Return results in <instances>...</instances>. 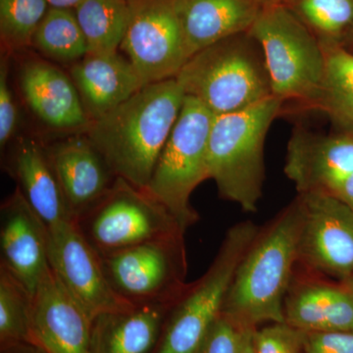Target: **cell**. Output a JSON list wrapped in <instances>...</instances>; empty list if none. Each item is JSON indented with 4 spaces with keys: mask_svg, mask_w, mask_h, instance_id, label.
Masks as SVG:
<instances>
[{
    "mask_svg": "<svg viewBox=\"0 0 353 353\" xmlns=\"http://www.w3.org/2000/svg\"><path fill=\"white\" fill-rule=\"evenodd\" d=\"M250 34L263 53L272 94L314 106L321 94L326 55L317 37L284 2H265Z\"/></svg>",
    "mask_w": 353,
    "mask_h": 353,
    "instance_id": "5b68a950",
    "label": "cell"
},
{
    "mask_svg": "<svg viewBox=\"0 0 353 353\" xmlns=\"http://www.w3.org/2000/svg\"><path fill=\"white\" fill-rule=\"evenodd\" d=\"M32 296L25 285L0 267V347L32 343Z\"/></svg>",
    "mask_w": 353,
    "mask_h": 353,
    "instance_id": "4316f807",
    "label": "cell"
},
{
    "mask_svg": "<svg viewBox=\"0 0 353 353\" xmlns=\"http://www.w3.org/2000/svg\"><path fill=\"white\" fill-rule=\"evenodd\" d=\"M303 222L299 199L255 239L236 269L221 314L248 328L285 322V292L299 257Z\"/></svg>",
    "mask_w": 353,
    "mask_h": 353,
    "instance_id": "7a4b0ae2",
    "label": "cell"
},
{
    "mask_svg": "<svg viewBox=\"0 0 353 353\" xmlns=\"http://www.w3.org/2000/svg\"><path fill=\"white\" fill-rule=\"evenodd\" d=\"M264 0H173L189 59L218 41L248 32Z\"/></svg>",
    "mask_w": 353,
    "mask_h": 353,
    "instance_id": "d6986e66",
    "label": "cell"
},
{
    "mask_svg": "<svg viewBox=\"0 0 353 353\" xmlns=\"http://www.w3.org/2000/svg\"><path fill=\"white\" fill-rule=\"evenodd\" d=\"M283 101L272 97L236 112L215 115L208 141V176L223 199L255 212L262 196L264 145Z\"/></svg>",
    "mask_w": 353,
    "mask_h": 353,
    "instance_id": "3957f363",
    "label": "cell"
},
{
    "mask_svg": "<svg viewBox=\"0 0 353 353\" xmlns=\"http://www.w3.org/2000/svg\"><path fill=\"white\" fill-rule=\"evenodd\" d=\"M92 322L50 267L32 296V343L48 353H90Z\"/></svg>",
    "mask_w": 353,
    "mask_h": 353,
    "instance_id": "5bb4252c",
    "label": "cell"
},
{
    "mask_svg": "<svg viewBox=\"0 0 353 353\" xmlns=\"http://www.w3.org/2000/svg\"><path fill=\"white\" fill-rule=\"evenodd\" d=\"M214 114L185 95L146 190L161 202L183 230L197 221L190 206L194 190L208 176V141Z\"/></svg>",
    "mask_w": 353,
    "mask_h": 353,
    "instance_id": "52a82bcc",
    "label": "cell"
},
{
    "mask_svg": "<svg viewBox=\"0 0 353 353\" xmlns=\"http://www.w3.org/2000/svg\"><path fill=\"white\" fill-rule=\"evenodd\" d=\"M130 14L120 48L143 85L176 79L189 60L173 0H128Z\"/></svg>",
    "mask_w": 353,
    "mask_h": 353,
    "instance_id": "30bf717a",
    "label": "cell"
},
{
    "mask_svg": "<svg viewBox=\"0 0 353 353\" xmlns=\"http://www.w3.org/2000/svg\"><path fill=\"white\" fill-rule=\"evenodd\" d=\"M8 170L26 201L48 230L76 222L70 212L46 146L38 139L23 138L9 159Z\"/></svg>",
    "mask_w": 353,
    "mask_h": 353,
    "instance_id": "ffe728a7",
    "label": "cell"
},
{
    "mask_svg": "<svg viewBox=\"0 0 353 353\" xmlns=\"http://www.w3.org/2000/svg\"><path fill=\"white\" fill-rule=\"evenodd\" d=\"M74 12L87 41L88 53L118 52L129 21L128 0H83Z\"/></svg>",
    "mask_w": 353,
    "mask_h": 353,
    "instance_id": "603a6c76",
    "label": "cell"
},
{
    "mask_svg": "<svg viewBox=\"0 0 353 353\" xmlns=\"http://www.w3.org/2000/svg\"><path fill=\"white\" fill-rule=\"evenodd\" d=\"M32 46L44 57L67 63H76L88 53L87 41L71 9H48Z\"/></svg>",
    "mask_w": 353,
    "mask_h": 353,
    "instance_id": "d4e9b609",
    "label": "cell"
},
{
    "mask_svg": "<svg viewBox=\"0 0 353 353\" xmlns=\"http://www.w3.org/2000/svg\"><path fill=\"white\" fill-rule=\"evenodd\" d=\"M70 77L90 122L117 108L145 85L130 60L118 52L88 53L72 65Z\"/></svg>",
    "mask_w": 353,
    "mask_h": 353,
    "instance_id": "ac0fdd59",
    "label": "cell"
},
{
    "mask_svg": "<svg viewBox=\"0 0 353 353\" xmlns=\"http://www.w3.org/2000/svg\"><path fill=\"white\" fill-rule=\"evenodd\" d=\"M185 97L176 79L148 83L117 108L92 121L85 134L114 175L146 190Z\"/></svg>",
    "mask_w": 353,
    "mask_h": 353,
    "instance_id": "6da1fadb",
    "label": "cell"
},
{
    "mask_svg": "<svg viewBox=\"0 0 353 353\" xmlns=\"http://www.w3.org/2000/svg\"><path fill=\"white\" fill-rule=\"evenodd\" d=\"M303 211L299 256L334 277L353 278V210L327 192L299 197Z\"/></svg>",
    "mask_w": 353,
    "mask_h": 353,
    "instance_id": "8fae6325",
    "label": "cell"
},
{
    "mask_svg": "<svg viewBox=\"0 0 353 353\" xmlns=\"http://www.w3.org/2000/svg\"><path fill=\"white\" fill-rule=\"evenodd\" d=\"M173 304L108 311L92 322L90 353H153Z\"/></svg>",
    "mask_w": 353,
    "mask_h": 353,
    "instance_id": "44dd1931",
    "label": "cell"
},
{
    "mask_svg": "<svg viewBox=\"0 0 353 353\" xmlns=\"http://www.w3.org/2000/svg\"><path fill=\"white\" fill-rule=\"evenodd\" d=\"M304 353H353V332H305Z\"/></svg>",
    "mask_w": 353,
    "mask_h": 353,
    "instance_id": "1f68e13d",
    "label": "cell"
},
{
    "mask_svg": "<svg viewBox=\"0 0 353 353\" xmlns=\"http://www.w3.org/2000/svg\"><path fill=\"white\" fill-rule=\"evenodd\" d=\"M285 4L321 43L341 44L353 29V0H289Z\"/></svg>",
    "mask_w": 353,
    "mask_h": 353,
    "instance_id": "484cf974",
    "label": "cell"
},
{
    "mask_svg": "<svg viewBox=\"0 0 353 353\" xmlns=\"http://www.w3.org/2000/svg\"><path fill=\"white\" fill-rule=\"evenodd\" d=\"M185 234L99 253L111 290L129 305L174 304L187 289Z\"/></svg>",
    "mask_w": 353,
    "mask_h": 353,
    "instance_id": "9c48e42d",
    "label": "cell"
},
{
    "mask_svg": "<svg viewBox=\"0 0 353 353\" xmlns=\"http://www.w3.org/2000/svg\"><path fill=\"white\" fill-rule=\"evenodd\" d=\"M76 224L99 253L117 252L185 232L170 211L148 190L121 178Z\"/></svg>",
    "mask_w": 353,
    "mask_h": 353,
    "instance_id": "ba28073f",
    "label": "cell"
},
{
    "mask_svg": "<svg viewBox=\"0 0 353 353\" xmlns=\"http://www.w3.org/2000/svg\"><path fill=\"white\" fill-rule=\"evenodd\" d=\"M46 150L75 221L94 208L117 180L85 134L60 139Z\"/></svg>",
    "mask_w": 353,
    "mask_h": 353,
    "instance_id": "2e32d148",
    "label": "cell"
},
{
    "mask_svg": "<svg viewBox=\"0 0 353 353\" xmlns=\"http://www.w3.org/2000/svg\"><path fill=\"white\" fill-rule=\"evenodd\" d=\"M327 194L336 196L353 210V173L336 183Z\"/></svg>",
    "mask_w": 353,
    "mask_h": 353,
    "instance_id": "d6a6232c",
    "label": "cell"
},
{
    "mask_svg": "<svg viewBox=\"0 0 353 353\" xmlns=\"http://www.w3.org/2000/svg\"><path fill=\"white\" fill-rule=\"evenodd\" d=\"M50 264L60 282L88 316L129 307L111 290L99 253L83 238L76 222L50 230Z\"/></svg>",
    "mask_w": 353,
    "mask_h": 353,
    "instance_id": "7c38bea8",
    "label": "cell"
},
{
    "mask_svg": "<svg viewBox=\"0 0 353 353\" xmlns=\"http://www.w3.org/2000/svg\"><path fill=\"white\" fill-rule=\"evenodd\" d=\"M305 332L288 323H274L253 333L255 353H304Z\"/></svg>",
    "mask_w": 353,
    "mask_h": 353,
    "instance_id": "f1b7e54d",
    "label": "cell"
},
{
    "mask_svg": "<svg viewBox=\"0 0 353 353\" xmlns=\"http://www.w3.org/2000/svg\"><path fill=\"white\" fill-rule=\"evenodd\" d=\"M241 327L221 314L202 341L197 353H236Z\"/></svg>",
    "mask_w": 353,
    "mask_h": 353,
    "instance_id": "4dcf8cb0",
    "label": "cell"
},
{
    "mask_svg": "<svg viewBox=\"0 0 353 353\" xmlns=\"http://www.w3.org/2000/svg\"><path fill=\"white\" fill-rule=\"evenodd\" d=\"M8 57L2 55L0 63V146L4 150L10 143L17 127V108L9 85Z\"/></svg>",
    "mask_w": 353,
    "mask_h": 353,
    "instance_id": "f546056e",
    "label": "cell"
},
{
    "mask_svg": "<svg viewBox=\"0 0 353 353\" xmlns=\"http://www.w3.org/2000/svg\"><path fill=\"white\" fill-rule=\"evenodd\" d=\"M48 245L50 230L16 188L0 206V267L32 296L50 268Z\"/></svg>",
    "mask_w": 353,
    "mask_h": 353,
    "instance_id": "4fadbf2b",
    "label": "cell"
},
{
    "mask_svg": "<svg viewBox=\"0 0 353 353\" xmlns=\"http://www.w3.org/2000/svg\"><path fill=\"white\" fill-rule=\"evenodd\" d=\"M326 72L315 108L325 111L345 132L353 129V55L341 44L321 43Z\"/></svg>",
    "mask_w": 353,
    "mask_h": 353,
    "instance_id": "cb8c5ba5",
    "label": "cell"
},
{
    "mask_svg": "<svg viewBox=\"0 0 353 353\" xmlns=\"http://www.w3.org/2000/svg\"><path fill=\"white\" fill-rule=\"evenodd\" d=\"M51 8L72 9L76 8L83 0H46Z\"/></svg>",
    "mask_w": 353,
    "mask_h": 353,
    "instance_id": "d590c367",
    "label": "cell"
},
{
    "mask_svg": "<svg viewBox=\"0 0 353 353\" xmlns=\"http://www.w3.org/2000/svg\"><path fill=\"white\" fill-rule=\"evenodd\" d=\"M0 353H48L43 348L32 343H19L0 347Z\"/></svg>",
    "mask_w": 353,
    "mask_h": 353,
    "instance_id": "836d02e7",
    "label": "cell"
},
{
    "mask_svg": "<svg viewBox=\"0 0 353 353\" xmlns=\"http://www.w3.org/2000/svg\"><path fill=\"white\" fill-rule=\"evenodd\" d=\"M20 87L26 103L46 126L87 131L90 121L75 83L55 65L39 58L27 60L21 70Z\"/></svg>",
    "mask_w": 353,
    "mask_h": 353,
    "instance_id": "e0dca14e",
    "label": "cell"
},
{
    "mask_svg": "<svg viewBox=\"0 0 353 353\" xmlns=\"http://www.w3.org/2000/svg\"><path fill=\"white\" fill-rule=\"evenodd\" d=\"M48 6L46 0H0V34L4 50L31 46Z\"/></svg>",
    "mask_w": 353,
    "mask_h": 353,
    "instance_id": "83f0119b",
    "label": "cell"
},
{
    "mask_svg": "<svg viewBox=\"0 0 353 353\" xmlns=\"http://www.w3.org/2000/svg\"><path fill=\"white\" fill-rule=\"evenodd\" d=\"M176 80L214 115L243 110L273 95L263 53L250 32L192 55Z\"/></svg>",
    "mask_w": 353,
    "mask_h": 353,
    "instance_id": "277c9868",
    "label": "cell"
},
{
    "mask_svg": "<svg viewBox=\"0 0 353 353\" xmlns=\"http://www.w3.org/2000/svg\"><path fill=\"white\" fill-rule=\"evenodd\" d=\"M285 173L299 194L329 192L353 173V134H314L296 128L288 143Z\"/></svg>",
    "mask_w": 353,
    "mask_h": 353,
    "instance_id": "9a60e30c",
    "label": "cell"
},
{
    "mask_svg": "<svg viewBox=\"0 0 353 353\" xmlns=\"http://www.w3.org/2000/svg\"><path fill=\"white\" fill-rule=\"evenodd\" d=\"M270 1L284 2V3H285V2L289 1V0H266V2H270Z\"/></svg>",
    "mask_w": 353,
    "mask_h": 353,
    "instance_id": "74e56055",
    "label": "cell"
},
{
    "mask_svg": "<svg viewBox=\"0 0 353 353\" xmlns=\"http://www.w3.org/2000/svg\"><path fill=\"white\" fill-rule=\"evenodd\" d=\"M341 46L353 55V29L350 31V34H347V38L343 39Z\"/></svg>",
    "mask_w": 353,
    "mask_h": 353,
    "instance_id": "8d00e7d4",
    "label": "cell"
},
{
    "mask_svg": "<svg viewBox=\"0 0 353 353\" xmlns=\"http://www.w3.org/2000/svg\"><path fill=\"white\" fill-rule=\"evenodd\" d=\"M254 330L248 327H241L240 341H239L236 353H255L254 345H253Z\"/></svg>",
    "mask_w": 353,
    "mask_h": 353,
    "instance_id": "e575fe53",
    "label": "cell"
},
{
    "mask_svg": "<svg viewBox=\"0 0 353 353\" xmlns=\"http://www.w3.org/2000/svg\"><path fill=\"white\" fill-rule=\"evenodd\" d=\"M285 323L310 332H353V292L343 288L310 285L285 303Z\"/></svg>",
    "mask_w": 353,
    "mask_h": 353,
    "instance_id": "7402d4cb",
    "label": "cell"
},
{
    "mask_svg": "<svg viewBox=\"0 0 353 353\" xmlns=\"http://www.w3.org/2000/svg\"><path fill=\"white\" fill-rule=\"evenodd\" d=\"M250 224L232 228L203 277L172 305L153 353H197L209 329L221 315L234 274L256 239Z\"/></svg>",
    "mask_w": 353,
    "mask_h": 353,
    "instance_id": "8992f818",
    "label": "cell"
},
{
    "mask_svg": "<svg viewBox=\"0 0 353 353\" xmlns=\"http://www.w3.org/2000/svg\"><path fill=\"white\" fill-rule=\"evenodd\" d=\"M265 2H266V0H264Z\"/></svg>",
    "mask_w": 353,
    "mask_h": 353,
    "instance_id": "f35d334b",
    "label": "cell"
}]
</instances>
